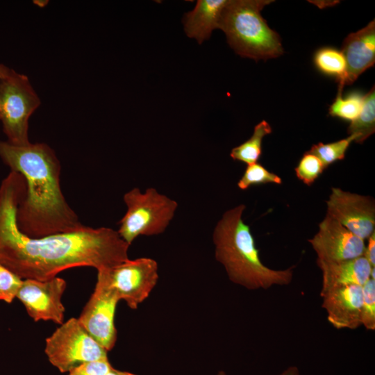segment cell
Instances as JSON below:
<instances>
[{
  "label": "cell",
  "instance_id": "28",
  "mask_svg": "<svg viewBox=\"0 0 375 375\" xmlns=\"http://www.w3.org/2000/svg\"><path fill=\"white\" fill-rule=\"evenodd\" d=\"M278 375H300V372L297 367L290 366Z\"/></svg>",
  "mask_w": 375,
  "mask_h": 375
},
{
  "label": "cell",
  "instance_id": "12",
  "mask_svg": "<svg viewBox=\"0 0 375 375\" xmlns=\"http://www.w3.org/2000/svg\"><path fill=\"white\" fill-rule=\"evenodd\" d=\"M308 242L317 255V260L324 262L353 259L364 256L365 249V240L327 215Z\"/></svg>",
  "mask_w": 375,
  "mask_h": 375
},
{
  "label": "cell",
  "instance_id": "17",
  "mask_svg": "<svg viewBox=\"0 0 375 375\" xmlns=\"http://www.w3.org/2000/svg\"><path fill=\"white\" fill-rule=\"evenodd\" d=\"M269 124L262 120L255 126L251 138L232 149L230 156L234 160L247 165L257 162L262 154V144L265 136L272 133Z\"/></svg>",
  "mask_w": 375,
  "mask_h": 375
},
{
  "label": "cell",
  "instance_id": "14",
  "mask_svg": "<svg viewBox=\"0 0 375 375\" xmlns=\"http://www.w3.org/2000/svg\"><path fill=\"white\" fill-rule=\"evenodd\" d=\"M342 52L346 60V74L338 83V90L352 84L375 62V21L363 28L350 33L344 40Z\"/></svg>",
  "mask_w": 375,
  "mask_h": 375
},
{
  "label": "cell",
  "instance_id": "9",
  "mask_svg": "<svg viewBox=\"0 0 375 375\" xmlns=\"http://www.w3.org/2000/svg\"><path fill=\"white\" fill-rule=\"evenodd\" d=\"M119 301L112 289L97 276L94 290L78 318L88 333L108 351L117 340L115 315Z\"/></svg>",
  "mask_w": 375,
  "mask_h": 375
},
{
  "label": "cell",
  "instance_id": "22",
  "mask_svg": "<svg viewBox=\"0 0 375 375\" xmlns=\"http://www.w3.org/2000/svg\"><path fill=\"white\" fill-rule=\"evenodd\" d=\"M265 183L281 184L282 179L261 164L255 162L247 165L242 176L238 182V187L244 190L252 185Z\"/></svg>",
  "mask_w": 375,
  "mask_h": 375
},
{
  "label": "cell",
  "instance_id": "26",
  "mask_svg": "<svg viewBox=\"0 0 375 375\" xmlns=\"http://www.w3.org/2000/svg\"><path fill=\"white\" fill-rule=\"evenodd\" d=\"M108 358L84 362L73 368L68 375H106L112 368Z\"/></svg>",
  "mask_w": 375,
  "mask_h": 375
},
{
  "label": "cell",
  "instance_id": "13",
  "mask_svg": "<svg viewBox=\"0 0 375 375\" xmlns=\"http://www.w3.org/2000/svg\"><path fill=\"white\" fill-rule=\"evenodd\" d=\"M322 307L328 322L337 329H356L362 325V286L349 285L335 288L321 295Z\"/></svg>",
  "mask_w": 375,
  "mask_h": 375
},
{
  "label": "cell",
  "instance_id": "4",
  "mask_svg": "<svg viewBox=\"0 0 375 375\" xmlns=\"http://www.w3.org/2000/svg\"><path fill=\"white\" fill-rule=\"evenodd\" d=\"M272 0H228L219 28L226 34L235 52L255 60L275 58L283 53L279 35L261 15Z\"/></svg>",
  "mask_w": 375,
  "mask_h": 375
},
{
  "label": "cell",
  "instance_id": "1",
  "mask_svg": "<svg viewBox=\"0 0 375 375\" xmlns=\"http://www.w3.org/2000/svg\"><path fill=\"white\" fill-rule=\"evenodd\" d=\"M25 190L19 173L10 171L0 186V263L21 278L44 281L63 270L92 267L97 270L128 259V245L117 231L83 225L65 233L30 238L17 224V208Z\"/></svg>",
  "mask_w": 375,
  "mask_h": 375
},
{
  "label": "cell",
  "instance_id": "30",
  "mask_svg": "<svg viewBox=\"0 0 375 375\" xmlns=\"http://www.w3.org/2000/svg\"><path fill=\"white\" fill-rule=\"evenodd\" d=\"M10 69L0 63V80L6 77Z\"/></svg>",
  "mask_w": 375,
  "mask_h": 375
},
{
  "label": "cell",
  "instance_id": "3",
  "mask_svg": "<svg viewBox=\"0 0 375 375\" xmlns=\"http://www.w3.org/2000/svg\"><path fill=\"white\" fill-rule=\"evenodd\" d=\"M245 208L240 204L226 210L217 223L212 235L216 260L233 283L248 290L289 285L294 266L276 270L262 262L250 227L242 219Z\"/></svg>",
  "mask_w": 375,
  "mask_h": 375
},
{
  "label": "cell",
  "instance_id": "15",
  "mask_svg": "<svg viewBox=\"0 0 375 375\" xmlns=\"http://www.w3.org/2000/svg\"><path fill=\"white\" fill-rule=\"evenodd\" d=\"M317 264L322 273L320 296L335 288L349 285L362 286L370 278L372 269L364 256L338 262L317 260Z\"/></svg>",
  "mask_w": 375,
  "mask_h": 375
},
{
  "label": "cell",
  "instance_id": "16",
  "mask_svg": "<svg viewBox=\"0 0 375 375\" xmlns=\"http://www.w3.org/2000/svg\"><path fill=\"white\" fill-rule=\"evenodd\" d=\"M228 0H199L192 10L183 18L188 37L194 38L199 44L208 40L213 30L219 28L223 10Z\"/></svg>",
  "mask_w": 375,
  "mask_h": 375
},
{
  "label": "cell",
  "instance_id": "25",
  "mask_svg": "<svg viewBox=\"0 0 375 375\" xmlns=\"http://www.w3.org/2000/svg\"><path fill=\"white\" fill-rule=\"evenodd\" d=\"M23 279L0 263V300L10 303L16 298Z\"/></svg>",
  "mask_w": 375,
  "mask_h": 375
},
{
  "label": "cell",
  "instance_id": "19",
  "mask_svg": "<svg viewBox=\"0 0 375 375\" xmlns=\"http://www.w3.org/2000/svg\"><path fill=\"white\" fill-rule=\"evenodd\" d=\"M313 62L316 68L324 74L334 76L340 83L346 74V60L342 52L335 48L325 47L315 53Z\"/></svg>",
  "mask_w": 375,
  "mask_h": 375
},
{
  "label": "cell",
  "instance_id": "8",
  "mask_svg": "<svg viewBox=\"0 0 375 375\" xmlns=\"http://www.w3.org/2000/svg\"><path fill=\"white\" fill-rule=\"evenodd\" d=\"M158 270L155 260L139 258L97 270V276L112 289L119 301H124L130 308L135 310L156 286Z\"/></svg>",
  "mask_w": 375,
  "mask_h": 375
},
{
  "label": "cell",
  "instance_id": "24",
  "mask_svg": "<svg viewBox=\"0 0 375 375\" xmlns=\"http://www.w3.org/2000/svg\"><path fill=\"white\" fill-rule=\"evenodd\" d=\"M361 324L369 331L375 329V279L369 278L362 285Z\"/></svg>",
  "mask_w": 375,
  "mask_h": 375
},
{
  "label": "cell",
  "instance_id": "7",
  "mask_svg": "<svg viewBox=\"0 0 375 375\" xmlns=\"http://www.w3.org/2000/svg\"><path fill=\"white\" fill-rule=\"evenodd\" d=\"M44 351L51 364L62 373L84 362L108 358V351L74 317L60 324L46 339Z\"/></svg>",
  "mask_w": 375,
  "mask_h": 375
},
{
  "label": "cell",
  "instance_id": "21",
  "mask_svg": "<svg viewBox=\"0 0 375 375\" xmlns=\"http://www.w3.org/2000/svg\"><path fill=\"white\" fill-rule=\"evenodd\" d=\"M357 138V135L351 134L346 138L333 142L327 144L319 142L313 144L308 152L316 156L326 169L332 163L343 160L351 143L355 142Z\"/></svg>",
  "mask_w": 375,
  "mask_h": 375
},
{
  "label": "cell",
  "instance_id": "31",
  "mask_svg": "<svg viewBox=\"0 0 375 375\" xmlns=\"http://www.w3.org/2000/svg\"><path fill=\"white\" fill-rule=\"evenodd\" d=\"M217 375H227L224 371H219Z\"/></svg>",
  "mask_w": 375,
  "mask_h": 375
},
{
  "label": "cell",
  "instance_id": "5",
  "mask_svg": "<svg viewBox=\"0 0 375 375\" xmlns=\"http://www.w3.org/2000/svg\"><path fill=\"white\" fill-rule=\"evenodd\" d=\"M127 210L119 222V236L131 245L140 235L163 233L173 219L178 207L174 199L149 188L142 192L134 188L124 195Z\"/></svg>",
  "mask_w": 375,
  "mask_h": 375
},
{
  "label": "cell",
  "instance_id": "2",
  "mask_svg": "<svg viewBox=\"0 0 375 375\" xmlns=\"http://www.w3.org/2000/svg\"><path fill=\"white\" fill-rule=\"evenodd\" d=\"M0 158L25 181L16 213L17 224L22 233L37 238L72 231L83 226L62 194L60 162L49 145L30 142L18 146L0 141Z\"/></svg>",
  "mask_w": 375,
  "mask_h": 375
},
{
  "label": "cell",
  "instance_id": "10",
  "mask_svg": "<svg viewBox=\"0 0 375 375\" xmlns=\"http://www.w3.org/2000/svg\"><path fill=\"white\" fill-rule=\"evenodd\" d=\"M327 215L363 240L375 232V203L368 196L332 188L326 201Z\"/></svg>",
  "mask_w": 375,
  "mask_h": 375
},
{
  "label": "cell",
  "instance_id": "6",
  "mask_svg": "<svg viewBox=\"0 0 375 375\" xmlns=\"http://www.w3.org/2000/svg\"><path fill=\"white\" fill-rule=\"evenodd\" d=\"M40 103L26 75L10 69L0 80V121L8 142L18 146L30 143L28 119Z\"/></svg>",
  "mask_w": 375,
  "mask_h": 375
},
{
  "label": "cell",
  "instance_id": "27",
  "mask_svg": "<svg viewBox=\"0 0 375 375\" xmlns=\"http://www.w3.org/2000/svg\"><path fill=\"white\" fill-rule=\"evenodd\" d=\"M364 256L372 267H375V232L367 239V245L365 246Z\"/></svg>",
  "mask_w": 375,
  "mask_h": 375
},
{
  "label": "cell",
  "instance_id": "20",
  "mask_svg": "<svg viewBox=\"0 0 375 375\" xmlns=\"http://www.w3.org/2000/svg\"><path fill=\"white\" fill-rule=\"evenodd\" d=\"M342 92L338 90L335 99L329 106L328 113L332 117L351 122L362 110L365 94L358 91H353L343 97Z\"/></svg>",
  "mask_w": 375,
  "mask_h": 375
},
{
  "label": "cell",
  "instance_id": "29",
  "mask_svg": "<svg viewBox=\"0 0 375 375\" xmlns=\"http://www.w3.org/2000/svg\"><path fill=\"white\" fill-rule=\"evenodd\" d=\"M106 375H136V374L128 372L117 370L112 367L110 369V371L106 374Z\"/></svg>",
  "mask_w": 375,
  "mask_h": 375
},
{
  "label": "cell",
  "instance_id": "18",
  "mask_svg": "<svg viewBox=\"0 0 375 375\" xmlns=\"http://www.w3.org/2000/svg\"><path fill=\"white\" fill-rule=\"evenodd\" d=\"M375 88L365 94L364 103L358 117L351 122L348 127L349 135L356 134L358 136L355 141L362 143L375 131Z\"/></svg>",
  "mask_w": 375,
  "mask_h": 375
},
{
  "label": "cell",
  "instance_id": "23",
  "mask_svg": "<svg viewBox=\"0 0 375 375\" xmlns=\"http://www.w3.org/2000/svg\"><path fill=\"white\" fill-rule=\"evenodd\" d=\"M325 169L321 160L307 151L294 169L297 177L304 184L311 185Z\"/></svg>",
  "mask_w": 375,
  "mask_h": 375
},
{
  "label": "cell",
  "instance_id": "11",
  "mask_svg": "<svg viewBox=\"0 0 375 375\" xmlns=\"http://www.w3.org/2000/svg\"><path fill=\"white\" fill-rule=\"evenodd\" d=\"M66 286V281L58 276L44 281L27 278L23 280L16 298L35 322L50 320L60 325L65 311L61 299Z\"/></svg>",
  "mask_w": 375,
  "mask_h": 375
}]
</instances>
